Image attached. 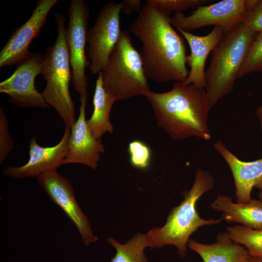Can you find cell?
<instances>
[{"label": "cell", "instance_id": "cell-29", "mask_svg": "<svg viewBox=\"0 0 262 262\" xmlns=\"http://www.w3.org/2000/svg\"><path fill=\"white\" fill-rule=\"evenodd\" d=\"M246 262H262V258L249 255Z\"/></svg>", "mask_w": 262, "mask_h": 262}, {"label": "cell", "instance_id": "cell-27", "mask_svg": "<svg viewBox=\"0 0 262 262\" xmlns=\"http://www.w3.org/2000/svg\"><path fill=\"white\" fill-rule=\"evenodd\" d=\"M120 3L121 12L127 15H131L134 12L139 13L143 7L140 0H123Z\"/></svg>", "mask_w": 262, "mask_h": 262}, {"label": "cell", "instance_id": "cell-25", "mask_svg": "<svg viewBox=\"0 0 262 262\" xmlns=\"http://www.w3.org/2000/svg\"><path fill=\"white\" fill-rule=\"evenodd\" d=\"M13 148V141L8 131L6 116L0 108V163L3 162Z\"/></svg>", "mask_w": 262, "mask_h": 262}, {"label": "cell", "instance_id": "cell-5", "mask_svg": "<svg viewBox=\"0 0 262 262\" xmlns=\"http://www.w3.org/2000/svg\"><path fill=\"white\" fill-rule=\"evenodd\" d=\"M55 19L58 34L54 45L47 48L43 55L41 74L46 84L42 94L65 126L71 128L76 119L75 103L69 90L72 74L66 41V18L62 14L57 13Z\"/></svg>", "mask_w": 262, "mask_h": 262}, {"label": "cell", "instance_id": "cell-17", "mask_svg": "<svg viewBox=\"0 0 262 262\" xmlns=\"http://www.w3.org/2000/svg\"><path fill=\"white\" fill-rule=\"evenodd\" d=\"M212 208L222 214L228 222L237 223L250 229L262 230V201L251 199L235 203L229 196L218 195L211 203Z\"/></svg>", "mask_w": 262, "mask_h": 262}, {"label": "cell", "instance_id": "cell-22", "mask_svg": "<svg viewBox=\"0 0 262 262\" xmlns=\"http://www.w3.org/2000/svg\"><path fill=\"white\" fill-rule=\"evenodd\" d=\"M258 72H262V33L256 34L238 73V79Z\"/></svg>", "mask_w": 262, "mask_h": 262}, {"label": "cell", "instance_id": "cell-11", "mask_svg": "<svg viewBox=\"0 0 262 262\" xmlns=\"http://www.w3.org/2000/svg\"><path fill=\"white\" fill-rule=\"evenodd\" d=\"M36 179L51 201L64 211L75 226L84 244L97 242L98 238L93 234L89 220L75 199L71 182L57 170L46 172Z\"/></svg>", "mask_w": 262, "mask_h": 262}, {"label": "cell", "instance_id": "cell-9", "mask_svg": "<svg viewBox=\"0 0 262 262\" xmlns=\"http://www.w3.org/2000/svg\"><path fill=\"white\" fill-rule=\"evenodd\" d=\"M121 3L108 2L100 10L87 37L89 69L98 74L105 67L121 34Z\"/></svg>", "mask_w": 262, "mask_h": 262}, {"label": "cell", "instance_id": "cell-3", "mask_svg": "<svg viewBox=\"0 0 262 262\" xmlns=\"http://www.w3.org/2000/svg\"><path fill=\"white\" fill-rule=\"evenodd\" d=\"M214 179L208 171L199 168L196 173L191 188L184 194V199L169 213L165 224L162 227L151 229L146 233L148 246L160 248L166 245L175 246L179 255L184 257L190 236L200 227L218 224L222 217L213 219L201 218L196 204L205 193L212 190Z\"/></svg>", "mask_w": 262, "mask_h": 262}, {"label": "cell", "instance_id": "cell-16", "mask_svg": "<svg viewBox=\"0 0 262 262\" xmlns=\"http://www.w3.org/2000/svg\"><path fill=\"white\" fill-rule=\"evenodd\" d=\"M214 149L229 166L235 184L237 202L250 200L252 190L262 178V158L252 161H243L232 153L220 140L213 144Z\"/></svg>", "mask_w": 262, "mask_h": 262}, {"label": "cell", "instance_id": "cell-4", "mask_svg": "<svg viewBox=\"0 0 262 262\" xmlns=\"http://www.w3.org/2000/svg\"><path fill=\"white\" fill-rule=\"evenodd\" d=\"M256 33L242 23L226 33L212 51L205 89L211 108L231 93Z\"/></svg>", "mask_w": 262, "mask_h": 262}, {"label": "cell", "instance_id": "cell-10", "mask_svg": "<svg viewBox=\"0 0 262 262\" xmlns=\"http://www.w3.org/2000/svg\"><path fill=\"white\" fill-rule=\"evenodd\" d=\"M43 60L42 54L30 52L13 73L0 82V92L7 94L11 103L23 108L51 107L34 84L36 77L41 74Z\"/></svg>", "mask_w": 262, "mask_h": 262}, {"label": "cell", "instance_id": "cell-31", "mask_svg": "<svg viewBox=\"0 0 262 262\" xmlns=\"http://www.w3.org/2000/svg\"><path fill=\"white\" fill-rule=\"evenodd\" d=\"M259 196V199L262 201V190H260Z\"/></svg>", "mask_w": 262, "mask_h": 262}, {"label": "cell", "instance_id": "cell-21", "mask_svg": "<svg viewBox=\"0 0 262 262\" xmlns=\"http://www.w3.org/2000/svg\"><path fill=\"white\" fill-rule=\"evenodd\" d=\"M227 232L234 242L243 246L249 255L262 258V230L236 225L228 227Z\"/></svg>", "mask_w": 262, "mask_h": 262}, {"label": "cell", "instance_id": "cell-19", "mask_svg": "<svg viewBox=\"0 0 262 262\" xmlns=\"http://www.w3.org/2000/svg\"><path fill=\"white\" fill-rule=\"evenodd\" d=\"M115 98L105 89L101 72L98 74L93 96L94 110L90 118L87 120L88 126L94 137L101 139L106 133L114 131L110 114Z\"/></svg>", "mask_w": 262, "mask_h": 262}, {"label": "cell", "instance_id": "cell-12", "mask_svg": "<svg viewBox=\"0 0 262 262\" xmlns=\"http://www.w3.org/2000/svg\"><path fill=\"white\" fill-rule=\"evenodd\" d=\"M57 0H38L30 18L16 30L0 52V67L17 65L30 52L29 46L39 34Z\"/></svg>", "mask_w": 262, "mask_h": 262}, {"label": "cell", "instance_id": "cell-32", "mask_svg": "<svg viewBox=\"0 0 262 262\" xmlns=\"http://www.w3.org/2000/svg\"><path fill=\"white\" fill-rule=\"evenodd\" d=\"M262 2V0H261Z\"/></svg>", "mask_w": 262, "mask_h": 262}, {"label": "cell", "instance_id": "cell-20", "mask_svg": "<svg viewBox=\"0 0 262 262\" xmlns=\"http://www.w3.org/2000/svg\"><path fill=\"white\" fill-rule=\"evenodd\" d=\"M107 240L116 249V253L110 262H147L144 252L145 248L148 247L146 234H136L124 244L111 237Z\"/></svg>", "mask_w": 262, "mask_h": 262}, {"label": "cell", "instance_id": "cell-15", "mask_svg": "<svg viewBox=\"0 0 262 262\" xmlns=\"http://www.w3.org/2000/svg\"><path fill=\"white\" fill-rule=\"evenodd\" d=\"M177 31L184 38L190 48V53L186 56V64L189 66L190 71L184 82L205 88V66L207 57L226 33L219 27H214L211 32L203 36L182 30Z\"/></svg>", "mask_w": 262, "mask_h": 262}, {"label": "cell", "instance_id": "cell-7", "mask_svg": "<svg viewBox=\"0 0 262 262\" xmlns=\"http://www.w3.org/2000/svg\"><path fill=\"white\" fill-rule=\"evenodd\" d=\"M258 0H222L200 5L191 14L175 13L171 22L177 30L190 32L204 27L214 26L226 33L241 24Z\"/></svg>", "mask_w": 262, "mask_h": 262}, {"label": "cell", "instance_id": "cell-14", "mask_svg": "<svg viewBox=\"0 0 262 262\" xmlns=\"http://www.w3.org/2000/svg\"><path fill=\"white\" fill-rule=\"evenodd\" d=\"M80 113L71 127L68 150L63 165L80 164L95 169L105 148L101 139L93 135L85 118L87 96L80 98Z\"/></svg>", "mask_w": 262, "mask_h": 262}, {"label": "cell", "instance_id": "cell-2", "mask_svg": "<svg viewBox=\"0 0 262 262\" xmlns=\"http://www.w3.org/2000/svg\"><path fill=\"white\" fill-rule=\"evenodd\" d=\"M145 97L153 111L157 126L172 139H211L208 125L211 107L205 88L175 82L170 90H150Z\"/></svg>", "mask_w": 262, "mask_h": 262}, {"label": "cell", "instance_id": "cell-8", "mask_svg": "<svg viewBox=\"0 0 262 262\" xmlns=\"http://www.w3.org/2000/svg\"><path fill=\"white\" fill-rule=\"evenodd\" d=\"M68 23L66 41L74 90L80 96H87L85 69L89 66L85 53L89 8L84 0H72L68 9Z\"/></svg>", "mask_w": 262, "mask_h": 262}, {"label": "cell", "instance_id": "cell-18", "mask_svg": "<svg viewBox=\"0 0 262 262\" xmlns=\"http://www.w3.org/2000/svg\"><path fill=\"white\" fill-rule=\"evenodd\" d=\"M187 246L204 262H246L249 256L248 250L234 242L227 231L218 233L214 243L204 244L189 239Z\"/></svg>", "mask_w": 262, "mask_h": 262}, {"label": "cell", "instance_id": "cell-6", "mask_svg": "<svg viewBox=\"0 0 262 262\" xmlns=\"http://www.w3.org/2000/svg\"><path fill=\"white\" fill-rule=\"evenodd\" d=\"M101 72L105 89L116 101L145 97L151 90L140 52L133 47L128 31H121Z\"/></svg>", "mask_w": 262, "mask_h": 262}, {"label": "cell", "instance_id": "cell-28", "mask_svg": "<svg viewBox=\"0 0 262 262\" xmlns=\"http://www.w3.org/2000/svg\"><path fill=\"white\" fill-rule=\"evenodd\" d=\"M255 115L259 124L262 136V104L257 108L256 111Z\"/></svg>", "mask_w": 262, "mask_h": 262}, {"label": "cell", "instance_id": "cell-30", "mask_svg": "<svg viewBox=\"0 0 262 262\" xmlns=\"http://www.w3.org/2000/svg\"><path fill=\"white\" fill-rule=\"evenodd\" d=\"M255 187L259 189L260 190H262V178L256 184Z\"/></svg>", "mask_w": 262, "mask_h": 262}, {"label": "cell", "instance_id": "cell-13", "mask_svg": "<svg viewBox=\"0 0 262 262\" xmlns=\"http://www.w3.org/2000/svg\"><path fill=\"white\" fill-rule=\"evenodd\" d=\"M71 128L65 126L63 136L59 143L52 147H42L33 137L30 141L29 159L24 165L9 166L4 169L3 174L15 178H36L48 171L57 170L63 165L68 150Z\"/></svg>", "mask_w": 262, "mask_h": 262}, {"label": "cell", "instance_id": "cell-23", "mask_svg": "<svg viewBox=\"0 0 262 262\" xmlns=\"http://www.w3.org/2000/svg\"><path fill=\"white\" fill-rule=\"evenodd\" d=\"M130 163L133 167L145 170L150 165L151 151L150 147L143 141L135 140L128 145Z\"/></svg>", "mask_w": 262, "mask_h": 262}, {"label": "cell", "instance_id": "cell-26", "mask_svg": "<svg viewBox=\"0 0 262 262\" xmlns=\"http://www.w3.org/2000/svg\"><path fill=\"white\" fill-rule=\"evenodd\" d=\"M256 34L262 33V2L258 0L242 23Z\"/></svg>", "mask_w": 262, "mask_h": 262}, {"label": "cell", "instance_id": "cell-24", "mask_svg": "<svg viewBox=\"0 0 262 262\" xmlns=\"http://www.w3.org/2000/svg\"><path fill=\"white\" fill-rule=\"evenodd\" d=\"M209 1L206 0H148L147 2L170 15L172 12L182 13L188 9L197 8Z\"/></svg>", "mask_w": 262, "mask_h": 262}, {"label": "cell", "instance_id": "cell-1", "mask_svg": "<svg viewBox=\"0 0 262 262\" xmlns=\"http://www.w3.org/2000/svg\"><path fill=\"white\" fill-rule=\"evenodd\" d=\"M129 30L142 43L140 54L148 79L159 82L186 81V49L170 15L147 2Z\"/></svg>", "mask_w": 262, "mask_h": 262}]
</instances>
